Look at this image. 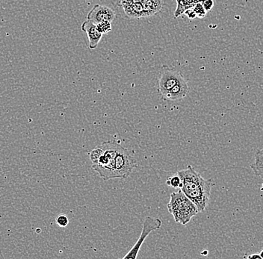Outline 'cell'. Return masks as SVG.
I'll list each match as a JSON object with an SVG mask.
<instances>
[{"label":"cell","instance_id":"1","mask_svg":"<svg viewBox=\"0 0 263 259\" xmlns=\"http://www.w3.org/2000/svg\"><path fill=\"white\" fill-rule=\"evenodd\" d=\"M177 173L182 181L181 191L193 202L198 212L204 211L210 201L214 185L213 181L203 178L191 165L185 170H179Z\"/></svg>","mask_w":263,"mask_h":259},{"label":"cell","instance_id":"2","mask_svg":"<svg viewBox=\"0 0 263 259\" xmlns=\"http://www.w3.org/2000/svg\"><path fill=\"white\" fill-rule=\"evenodd\" d=\"M167 208L175 222L181 225H186L199 213L193 202L190 201L181 190L171 194Z\"/></svg>","mask_w":263,"mask_h":259},{"label":"cell","instance_id":"3","mask_svg":"<svg viewBox=\"0 0 263 259\" xmlns=\"http://www.w3.org/2000/svg\"><path fill=\"white\" fill-rule=\"evenodd\" d=\"M100 147L103 149V155L96 164L92 165V168L105 181L112 180L115 178V159L121 145L115 142H106Z\"/></svg>","mask_w":263,"mask_h":259},{"label":"cell","instance_id":"4","mask_svg":"<svg viewBox=\"0 0 263 259\" xmlns=\"http://www.w3.org/2000/svg\"><path fill=\"white\" fill-rule=\"evenodd\" d=\"M137 166V162L132 156L129 151L121 146L115 159V178L124 180L127 178L133 169Z\"/></svg>","mask_w":263,"mask_h":259},{"label":"cell","instance_id":"5","mask_svg":"<svg viewBox=\"0 0 263 259\" xmlns=\"http://www.w3.org/2000/svg\"><path fill=\"white\" fill-rule=\"evenodd\" d=\"M162 226V221L159 218H154L149 217V216L144 218V223H143L142 231H141V233L140 234L139 238L138 239L136 244L133 246V248L127 252V254L123 258H137L140 249H141V246L144 244V241L147 238L148 235L151 232H154V231L160 229Z\"/></svg>","mask_w":263,"mask_h":259},{"label":"cell","instance_id":"6","mask_svg":"<svg viewBox=\"0 0 263 259\" xmlns=\"http://www.w3.org/2000/svg\"><path fill=\"white\" fill-rule=\"evenodd\" d=\"M115 17V13L113 10L105 6L96 5L90 10L87 16V19L95 24V25L101 22H112Z\"/></svg>","mask_w":263,"mask_h":259},{"label":"cell","instance_id":"7","mask_svg":"<svg viewBox=\"0 0 263 259\" xmlns=\"http://www.w3.org/2000/svg\"><path fill=\"white\" fill-rule=\"evenodd\" d=\"M183 77L178 72L167 70L164 72L159 82V91L162 96H164L173 87L183 80Z\"/></svg>","mask_w":263,"mask_h":259},{"label":"cell","instance_id":"8","mask_svg":"<svg viewBox=\"0 0 263 259\" xmlns=\"http://www.w3.org/2000/svg\"><path fill=\"white\" fill-rule=\"evenodd\" d=\"M81 29L88 35L90 50H95L98 47L103 34L99 32L96 25L88 19L82 24Z\"/></svg>","mask_w":263,"mask_h":259},{"label":"cell","instance_id":"9","mask_svg":"<svg viewBox=\"0 0 263 259\" xmlns=\"http://www.w3.org/2000/svg\"><path fill=\"white\" fill-rule=\"evenodd\" d=\"M189 91L188 84L185 79L173 87L162 98L164 101H177L183 99L188 95Z\"/></svg>","mask_w":263,"mask_h":259},{"label":"cell","instance_id":"10","mask_svg":"<svg viewBox=\"0 0 263 259\" xmlns=\"http://www.w3.org/2000/svg\"><path fill=\"white\" fill-rule=\"evenodd\" d=\"M144 9V17H151L157 14L163 6L162 0H142L141 2Z\"/></svg>","mask_w":263,"mask_h":259},{"label":"cell","instance_id":"11","mask_svg":"<svg viewBox=\"0 0 263 259\" xmlns=\"http://www.w3.org/2000/svg\"><path fill=\"white\" fill-rule=\"evenodd\" d=\"M122 8L126 16L135 19L144 17V9L141 3H131V4L122 5Z\"/></svg>","mask_w":263,"mask_h":259},{"label":"cell","instance_id":"12","mask_svg":"<svg viewBox=\"0 0 263 259\" xmlns=\"http://www.w3.org/2000/svg\"><path fill=\"white\" fill-rule=\"evenodd\" d=\"M177 9L174 11V17H180L187 10L192 9L197 3V0H176Z\"/></svg>","mask_w":263,"mask_h":259},{"label":"cell","instance_id":"13","mask_svg":"<svg viewBox=\"0 0 263 259\" xmlns=\"http://www.w3.org/2000/svg\"><path fill=\"white\" fill-rule=\"evenodd\" d=\"M251 167L254 174L263 180V147L255 154L254 162Z\"/></svg>","mask_w":263,"mask_h":259},{"label":"cell","instance_id":"14","mask_svg":"<svg viewBox=\"0 0 263 259\" xmlns=\"http://www.w3.org/2000/svg\"><path fill=\"white\" fill-rule=\"evenodd\" d=\"M166 184L174 188H180L182 187V181H181L180 176L177 173H176L174 176L167 178V181H166Z\"/></svg>","mask_w":263,"mask_h":259},{"label":"cell","instance_id":"15","mask_svg":"<svg viewBox=\"0 0 263 259\" xmlns=\"http://www.w3.org/2000/svg\"><path fill=\"white\" fill-rule=\"evenodd\" d=\"M103 149H102L100 146L93 149V150L90 151L89 156L90 161H91L92 162V165H95V164L98 162V159L103 155Z\"/></svg>","mask_w":263,"mask_h":259},{"label":"cell","instance_id":"16","mask_svg":"<svg viewBox=\"0 0 263 259\" xmlns=\"http://www.w3.org/2000/svg\"><path fill=\"white\" fill-rule=\"evenodd\" d=\"M97 29L102 34H107L111 31V24L110 22H101L97 24Z\"/></svg>","mask_w":263,"mask_h":259},{"label":"cell","instance_id":"17","mask_svg":"<svg viewBox=\"0 0 263 259\" xmlns=\"http://www.w3.org/2000/svg\"><path fill=\"white\" fill-rule=\"evenodd\" d=\"M192 10L195 11V14H196L197 17L203 18L206 15V11H205L204 8H203L202 3L199 2L197 3L193 8Z\"/></svg>","mask_w":263,"mask_h":259},{"label":"cell","instance_id":"18","mask_svg":"<svg viewBox=\"0 0 263 259\" xmlns=\"http://www.w3.org/2000/svg\"><path fill=\"white\" fill-rule=\"evenodd\" d=\"M57 224L60 227H66L69 224V219L65 214H60L57 218Z\"/></svg>","mask_w":263,"mask_h":259},{"label":"cell","instance_id":"19","mask_svg":"<svg viewBox=\"0 0 263 259\" xmlns=\"http://www.w3.org/2000/svg\"><path fill=\"white\" fill-rule=\"evenodd\" d=\"M202 5H203V8H204L205 11H209L213 9L214 2L213 0H204V1L202 2Z\"/></svg>","mask_w":263,"mask_h":259},{"label":"cell","instance_id":"20","mask_svg":"<svg viewBox=\"0 0 263 259\" xmlns=\"http://www.w3.org/2000/svg\"><path fill=\"white\" fill-rule=\"evenodd\" d=\"M184 14L189 18V19H195L197 17L196 14H195V11L192 9L187 10Z\"/></svg>","mask_w":263,"mask_h":259},{"label":"cell","instance_id":"21","mask_svg":"<svg viewBox=\"0 0 263 259\" xmlns=\"http://www.w3.org/2000/svg\"><path fill=\"white\" fill-rule=\"evenodd\" d=\"M142 0H121L120 4L122 5L131 4V3H141Z\"/></svg>","mask_w":263,"mask_h":259},{"label":"cell","instance_id":"22","mask_svg":"<svg viewBox=\"0 0 263 259\" xmlns=\"http://www.w3.org/2000/svg\"><path fill=\"white\" fill-rule=\"evenodd\" d=\"M248 259H252V258H261L260 255L259 254H252V255H248Z\"/></svg>","mask_w":263,"mask_h":259},{"label":"cell","instance_id":"23","mask_svg":"<svg viewBox=\"0 0 263 259\" xmlns=\"http://www.w3.org/2000/svg\"><path fill=\"white\" fill-rule=\"evenodd\" d=\"M259 255H260L261 258L263 259V250L259 252Z\"/></svg>","mask_w":263,"mask_h":259},{"label":"cell","instance_id":"24","mask_svg":"<svg viewBox=\"0 0 263 259\" xmlns=\"http://www.w3.org/2000/svg\"><path fill=\"white\" fill-rule=\"evenodd\" d=\"M198 2H200V3H202V2L204 1V0H197Z\"/></svg>","mask_w":263,"mask_h":259},{"label":"cell","instance_id":"25","mask_svg":"<svg viewBox=\"0 0 263 259\" xmlns=\"http://www.w3.org/2000/svg\"><path fill=\"white\" fill-rule=\"evenodd\" d=\"M261 191H263V184H262V188H261Z\"/></svg>","mask_w":263,"mask_h":259}]
</instances>
